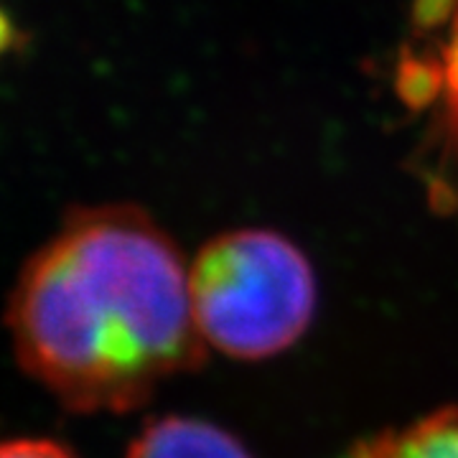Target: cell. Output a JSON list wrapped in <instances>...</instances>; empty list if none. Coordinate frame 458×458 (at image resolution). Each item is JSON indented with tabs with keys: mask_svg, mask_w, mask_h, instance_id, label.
I'll return each instance as SVG.
<instances>
[{
	"mask_svg": "<svg viewBox=\"0 0 458 458\" xmlns=\"http://www.w3.org/2000/svg\"><path fill=\"white\" fill-rule=\"evenodd\" d=\"M0 458H74V454L49 438H13L0 443Z\"/></svg>",
	"mask_w": 458,
	"mask_h": 458,
	"instance_id": "5b68a950",
	"label": "cell"
},
{
	"mask_svg": "<svg viewBox=\"0 0 458 458\" xmlns=\"http://www.w3.org/2000/svg\"><path fill=\"white\" fill-rule=\"evenodd\" d=\"M349 458H458V408L430 412L354 445Z\"/></svg>",
	"mask_w": 458,
	"mask_h": 458,
	"instance_id": "277c9868",
	"label": "cell"
},
{
	"mask_svg": "<svg viewBox=\"0 0 458 458\" xmlns=\"http://www.w3.org/2000/svg\"><path fill=\"white\" fill-rule=\"evenodd\" d=\"M128 458H252L242 443L225 428L165 415L150 420L131 443Z\"/></svg>",
	"mask_w": 458,
	"mask_h": 458,
	"instance_id": "3957f363",
	"label": "cell"
},
{
	"mask_svg": "<svg viewBox=\"0 0 458 458\" xmlns=\"http://www.w3.org/2000/svg\"><path fill=\"white\" fill-rule=\"evenodd\" d=\"M199 334L232 360H270L311 327L318 285L303 250L276 229L216 234L189 267Z\"/></svg>",
	"mask_w": 458,
	"mask_h": 458,
	"instance_id": "7a4b0ae2",
	"label": "cell"
},
{
	"mask_svg": "<svg viewBox=\"0 0 458 458\" xmlns=\"http://www.w3.org/2000/svg\"><path fill=\"white\" fill-rule=\"evenodd\" d=\"M13 354L66 410L131 412L207 357L181 247L135 204L80 207L21 267Z\"/></svg>",
	"mask_w": 458,
	"mask_h": 458,
	"instance_id": "6da1fadb",
	"label": "cell"
}]
</instances>
